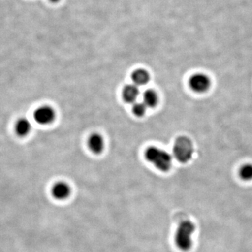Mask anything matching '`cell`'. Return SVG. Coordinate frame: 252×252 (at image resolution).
I'll use <instances>...</instances> for the list:
<instances>
[{
	"instance_id": "cell-1",
	"label": "cell",
	"mask_w": 252,
	"mask_h": 252,
	"mask_svg": "<svg viewBox=\"0 0 252 252\" xmlns=\"http://www.w3.org/2000/svg\"><path fill=\"white\" fill-rule=\"evenodd\" d=\"M195 231V225L190 220H184L179 223L176 230L175 242L177 248L181 251L187 252L193 245V236Z\"/></svg>"
},
{
	"instance_id": "cell-2",
	"label": "cell",
	"mask_w": 252,
	"mask_h": 252,
	"mask_svg": "<svg viewBox=\"0 0 252 252\" xmlns=\"http://www.w3.org/2000/svg\"><path fill=\"white\" fill-rule=\"evenodd\" d=\"M145 158L160 171L167 172L172 166V156L166 151L157 147H151L147 149Z\"/></svg>"
},
{
	"instance_id": "cell-3",
	"label": "cell",
	"mask_w": 252,
	"mask_h": 252,
	"mask_svg": "<svg viewBox=\"0 0 252 252\" xmlns=\"http://www.w3.org/2000/svg\"><path fill=\"white\" fill-rule=\"evenodd\" d=\"M193 142L185 136H181L176 140L173 146V154L175 158L182 163H187L193 157Z\"/></svg>"
},
{
	"instance_id": "cell-4",
	"label": "cell",
	"mask_w": 252,
	"mask_h": 252,
	"mask_svg": "<svg viewBox=\"0 0 252 252\" xmlns=\"http://www.w3.org/2000/svg\"><path fill=\"white\" fill-rule=\"evenodd\" d=\"M189 85L192 91L198 94H203L209 90L211 86L210 77L203 73L193 74L189 79Z\"/></svg>"
},
{
	"instance_id": "cell-5",
	"label": "cell",
	"mask_w": 252,
	"mask_h": 252,
	"mask_svg": "<svg viewBox=\"0 0 252 252\" xmlns=\"http://www.w3.org/2000/svg\"><path fill=\"white\" fill-rule=\"evenodd\" d=\"M56 114L54 109L49 106H43L35 111L34 114V120L41 125H47L54 120Z\"/></svg>"
},
{
	"instance_id": "cell-6",
	"label": "cell",
	"mask_w": 252,
	"mask_h": 252,
	"mask_svg": "<svg viewBox=\"0 0 252 252\" xmlns=\"http://www.w3.org/2000/svg\"><path fill=\"white\" fill-rule=\"evenodd\" d=\"M51 193L54 198L58 200H64L69 198L71 193V189L67 184L60 182L55 184L52 187Z\"/></svg>"
},
{
	"instance_id": "cell-7",
	"label": "cell",
	"mask_w": 252,
	"mask_h": 252,
	"mask_svg": "<svg viewBox=\"0 0 252 252\" xmlns=\"http://www.w3.org/2000/svg\"><path fill=\"white\" fill-rule=\"evenodd\" d=\"M140 95L138 87L135 84H129L123 90V98L127 103H135Z\"/></svg>"
},
{
	"instance_id": "cell-8",
	"label": "cell",
	"mask_w": 252,
	"mask_h": 252,
	"mask_svg": "<svg viewBox=\"0 0 252 252\" xmlns=\"http://www.w3.org/2000/svg\"><path fill=\"white\" fill-rule=\"evenodd\" d=\"M89 149L94 154H98L102 152L104 149V140L102 136L99 134L94 133L91 135L88 141Z\"/></svg>"
},
{
	"instance_id": "cell-9",
	"label": "cell",
	"mask_w": 252,
	"mask_h": 252,
	"mask_svg": "<svg viewBox=\"0 0 252 252\" xmlns=\"http://www.w3.org/2000/svg\"><path fill=\"white\" fill-rule=\"evenodd\" d=\"M32 124L27 119L22 118L16 122L15 130L16 133L20 136H26L31 132Z\"/></svg>"
},
{
	"instance_id": "cell-10",
	"label": "cell",
	"mask_w": 252,
	"mask_h": 252,
	"mask_svg": "<svg viewBox=\"0 0 252 252\" xmlns=\"http://www.w3.org/2000/svg\"><path fill=\"white\" fill-rule=\"evenodd\" d=\"M132 80L136 86L146 85L149 81V74L144 69H137L132 73Z\"/></svg>"
},
{
	"instance_id": "cell-11",
	"label": "cell",
	"mask_w": 252,
	"mask_h": 252,
	"mask_svg": "<svg viewBox=\"0 0 252 252\" xmlns=\"http://www.w3.org/2000/svg\"><path fill=\"white\" fill-rule=\"evenodd\" d=\"M143 102L147 107H154L158 103V95L157 93L152 89H148L144 92Z\"/></svg>"
},
{
	"instance_id": "cell-12",
	"label": "cell",
	"mask_w": 252,
	"mask_h": 252,
	"mask_svg": "<svg viewBox=\"0 0 252 252\" xmlns=\"http://www.w3.org/2000/svg\"><path fill=\"white\" fill-rule=\"evenodd\" d=\"M239 176L244 181L252 180V164H245L240 167Z\"/></svg>"
},
{
	"instance_id": "cell-13",
	"label": "cell",
	"mask_w": 252,
	"mask_h": 252,
	"mask_svg": "<svg viewBox=\"0 0 252 252\" xmlns=\"http://www.w3.org/2000/svg\"><path fill=\"white\" fill-rule=\"evenodd\" d=\"M147 107L144 102H135L132 107V112L137 117H141L145 114Z\"/></svg>"
},
{
	"instance_id": "cell-14",
	"label": "cell",
	"mask_w": 252,
	"mask_h": 252,
	"mask_svg": "<svg viewBox=\"0 0 252 252\" xmlns=\"http://www.w3.org/2000/svg\"><path fill=\"white\" fill-rule=\"evenodd\" d=\"M50 1H51V2H53V3H57V2H59L60 0H50Z\"/></svg>"
}]
</instances>
